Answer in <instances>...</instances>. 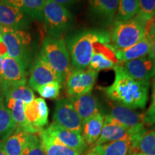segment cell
<instances>
[{"label":"cell","instance_id":"1","mask_svg":"<svg viewBox=\"0 0 155 155\" xmlns=\"http://www.w3.org/2000/svg\"><path fill=\"white\" fill-rule=\"evenodd\" d=\"M114 81L111 86L101 88L111 101L131 109L145 108L150 81H138L126 72L119 63L114 68Z\"/></svg>","mask_w":155,"mask_h":155},{"label":"cell","instance_id":"2","mask_svg":"<svg viewBox=\"0 0 155 155\" xmlns=\"http://www.w3.org/2000/svg\"><path fill=\"white\" fill-rule=\"evenodd\" d=\"M97 42L111 43L109 34L102 30H83L67 38L65 43L73 69L86 70L88 67Z\"/></svg>","mask_w":155,"mask_h":155},{"label":"cell","instance_id":"3","mask_svg":"<svg viewBox=\"0 0 155 155\" xmlns=\"http://www.w3.org/2000/svg\"><path fill=\"white\" fill-rule=\"evenodd\" d=\"M40 56L65 81L72 69L65 40L61 38L48 36L42 44Z\"/></svg>","mask_w":155,"mask_h":155},{"label":"cell","instance_id":"4","mask_svg":"<svg viewBox=\"0 0 155 155\" xmlns=\"http://www.w3.org/2000/svg\"><path fill=\"white\" fill-rule=\"evenodd\" d=\"M146 23L137 17L127 21L115 22L110 36V43L116 49H124L147 36Z\"/></svg>","mask_w":155,"mask_h":155},{"label":"cell","instance_id":"5","mask_svg":"<svg viewBox=\"0 0 155 155\" xmlns=\"http://www.w3.org/2000/svg\"><path fill=\"white\" fill-rule=\"evenodd\" d=\"M1 30L8 55L18 61L27 70L30 63V35L22 30L5 28H1Z\"/></svg>","mask_w":155,"mask_h":155},{"label":"cell","instance_id":"6","mask_svg":"<svg viewBox=\"0 0 155 155\" xmlns=\"http://www.w3.org/2000/svg\"><path fill=\"white\" fill-rule=\"evenodd\" d=\"M43 19L49 36L61 38L73 23L72 14L65 6L46 0L43 9Z\"/></svg>","mask_w":155,"mask_h":155},{"label":"cell","instance_id":"7","mask_svg":"<svg viewBox=\"0 0 155 155\" xmlns=\"http://www.w3.org/2000/svg\"><path fill=\"white\" fill-rule=\"evenodd\" d=\"M98 73L92 70L71 69L66 78L65 88L69 98L78 97L91 92Z\"/></svg>","mask_w":155,"mask_h":155},{"label":"cell","instance_id":"8","mask_svg":"<svg viewBox=\"0 0 155 155\" xmlns=\"http://www.w3.org/2000/svg\"><path fill=\"white\" fill-rule=\"evenodd\" d=\"M53 121L65 129L82 134L83 122L69 98H62L56 103Z\"/></svg>","mask_w":155,"mask_h":155},{"label":"cell","instance_id":"9","mask_svg":"<svg viewBox=\"0 0 155 155\" xmlns=\"http://www.w3.org/2000/svg\"><path fill=\"white\" fill-rule=\"evenodd\" d=\"M110 115L134 134L140 132L145 129V114L139 113L131 108L109 102Z\"/></svg>","mask_w":155,"mask_h":155},{"label":"cell","instance_id":"10","mask_svg":"<svg viewBox=\"0 0 155 155\" xmlns=\"http://www.w3.org/2000/svg\"><path fill=\"white\" fill-rule=\"evenodd\" d=\"M44 130L55 141L69 148L73 149L80 154H83L88 150V146L81 133L68 130L56 124L54 122Z\"/></svg>","mask_w":155,"mask_h":155},{"label":"cell","instance_id":"11","mask_svg":"<svg viewBox=\"0 0 155 155\" xmlns=\"http://www.w3.org/2000/svg\"><path fill=\"white\" fill-rule=\"evenodd\" d=\"M61 83L64 81L57 72L52 68L41 56L38 55L35 60L30 71V76L29 79V85L34 90L38 87L48 84L51 82Z\"/></svg>","mask_w":155,"mask_h":155},{"label":"cell","instance_id":"12","mask_svg":"<svg viewBox=\"0 0 155 155\" xmlns=\"http://www.w3.org/2000/svg\"><path fill=\"white\" fill-rule=\"evenodd\" d=\"M119 63L111 44L97 42L95 44L88 69L98 73L102 70L114 69Z\"/></svg>","mask_w":155,"mask_h":155},{"label":"cell","instance_id":"13","mask_svg":"<svg viewBox=\"0 0 155 155\" xmlns=\"http://www.w3.org/2000/svg\"><path fill=\"white\" fill-rule=\"evenodd\" d=\"M29 23L28 16L22 10L5 2H0L1 28L23 30L28 28Z\"/></svg>","mask_w":155,"mask_h":155},{"label":"cell","instance_id":"14","mask_svg":"<svg viewBox=\"0 0 155 155\" xmlns=\"http://www.w3.org/2000/svg\"><path fill=\"white\" fill-rule=\"evenodd\" d=\"M122 66L136 80L150 81L155 75V61L150 55L124 62Z\"/></svg>","mask_w":155,"mask_h":155},{"label":"cell","instance_id":"15","mask_svg":"<svg viewBox=\"0 0 155 155\" xmlns=\"http://www.w3.org/2000/svg\"><path fill=\"white\" fill-rule=\"evenodd\" d=\"M134 134H135L108 114L104 116V125L99 138L92 147L121 140L127 137H132Z\"/></svg>","mask_w":155,"mask_h":155},{"label":"cell","instance_id":"16","mask_svg":"<svg viewBox=\"0 0 155 155\" xmlns=\"http://www.w3.org/2000/svg\"><path fill=\"white\" fill-rule=\"evenodd\" d=\"M25 114L29 124L39 131L48 124L49 110L42 98H35L32 102L25 104Z\"/></svg>","mask_w":155,"mask_h":155},{"label":"cell","instance_id":"17","mask_svg":"<svg viewBox=\"0 0 155 155\" xmlns=\"http://www.w3.org/2000/svg\"><path fill=\"white\" fill-rule=\"evenodd\" d=\"M26 83L27 73L24 67L9 56L4 58L0 84L26 85Z\"/></svg>","mask_w":155,"mask_h":155},{"label":"cell","instance_id":"18","mask_svg":"<svg viewBox=\"0 0 155 155\" xmlns=\"http://www.w3.org/2000/svg\"><path fill=\"white\" fill-rule=\"evenodd\" d=\"M89 9L95 18L104 25L115 18L119 0H88Z\"/></svg>","mask_w":155,"mask_h":155},{"label":"cell","instance_id":"19","mask_svg":"<svg viewBox=\"0 0 155 155\" xmlns=\"http://www.w3.org/2000/svg\"><path fill=\"white\" fill-rule=\"evenodd\" d=\"M69 98L83 123L100 112L98 100L91 93Z\"/></svg>","mask_w":155,"mask_h":155},{"label":"cell","instance_id":"20","mask_svg":"<svg viewBox=\"0 0 155 155\" xmlns=\"http://www.w3.org/2000/svg\"><path fill=\"white\" fill-rule=\"evenodd\" d=\"M112 49L118 61L119 62H127L150 55L151 45L149 38L147 36H145L140 41L129 48L124 49H116L112 47Z\"/></svg>","mask_w":155,"mask_h":155},{"label":"cell","instance_id":"21","mask_svg":"<svg viewBox=\"0 0 155 155\" xmlns=\"http://www.w3.org/2000/svg\"><path fill=\"white\" fill-rule=\"evenodd\" d=\"M5 103L6 107L8 108L12 117L16 124V129H20L27 134H39L41 131H39L31 126L26 119L25 114L24 103L14 99H5Z\"/></svg>","mask_w":155,"mask_h":155},{"label":"cell","instance_id":"22","mask_svg":"<svg viewBox=\"0 0 155 155\" xmlns=\"http://www.w3.org/2000/svg\"><path fill=\"white\" fill-rule=\"evenodd\" d=\"M132 148V137L91 147L94 155H129Z\"/></svg>","mask_w":155,"mask_h":155},{"label":"cell","instance_id":"23","mask_svg":"<svg viewBox=\"0 0 155 155\" xmlns=\"http://www.w3.org/2000/svg\"><path fill=\"white\" fill-rule=\"evenodd\" d=\"M134 152L155 155V130L147 131L144 129L132 136V148L130 154Z\"/></svg>","mask_w":155,"mask_h":155},{"label":"cell","instance_id":"24","mask_svg":"<svg viewBox=\"0 0 155 155\" xmlns=\"http://www.w3.org/2000/svg\"><path fill=\"white\" fill-rule=\"evenodd\" d=\"M104 121V116L99 112L83 123L82 135L88 146L92 147L99 138Z\"/></svg>","mask_w":155,"mask_h":155},{"label":"cell","instance_id":"25","mask_svg":"<svg viewBox=\"0 0 155 155\" xmlns=\"http://www.w3.org/2000/svg\"><path fill=\"white\" fill-rule=\"evenodd\" d=\"M0 87L5 99L20 101L25 104H28L35 99L32 88L26 85L0 84Z\"/></svg>","mask_w":155,"mask_h":155},{"label":"cell","instance_id":"26","mask_svg":"<svg viewBox=\"0 0 155 155\" xmlns=\"http://www.w3.org/2000/svg\"><path fill=\"white\" fill-rule=\"evenodd\" d=\"M3 2L15 6L28 17L34 19H43V9L46 0H3Z\"/></svg>","mask_w":155,"mask_h":155},{"label":"cell","instance_id":"27","mask_svg":"<svg viewBox=\"0 0 155 155\" xmlns=\"http://www.w3.org/2000/svg\"><path fill=\"white\" fill-rule=\"evenodd\" d=\"M39 136L45 155H81L73 149L55 141L44 129L39 133Z\"/></svg>","mask_w":155,"mask_h":155},{"label":"cell","instance_id":"28","mask_svg":"<svg viewBox=\"0 0 155 155\" xmlns=\"http://www.w3.org/2000/svg\"><path fill=\"white\" fill-rule=\"evenodd\" d=\"M27 134L19 129L7 137L2 142V148L7 155H22Z\"/></svg>","mask_w":155,"mask_h":155},{"label":"cell","instance_id":"29","mask_svg":"<svg viewBox=\"0 0 155 155\" xmlns=\"http://www.w3.org/2000/svg\"><path fill=\"white\" fill-rule=\"evenodd\" d=\"M138 0H119L115 16V22L127 21L137 15Z\"/></svg>","mask_w":155,"mask_h":155},{"label":"cell","instance_id":"30","mask_svg":"<svg viewBox=\"0 0 155 155\" xmlns=\"http://www.w3.org/2000/svg\"><path fill=\"white\" fill-rule=\"evenodd\" d=\"M16 129L14 120L6 107L2 97L0 96V137H8Z\"/></svg>","mask_w":155,"mask_h":155},{"label":"cell","instance_id":"31","mask_svg":"<svg viewBox=\"0 0 155 155\" xmlns=\"http://www.w3.org/2000/svg\"><path fill=\"white\" fill-rule=\"evenodd\" d=\"M22 155H45L40 139L35 134H27Z\"/></svg>","mask_w":155,"mask_h":155},{"label":"cell","instance_id":"32","mask_svg":"<svg viewBox=\"0 0 155 155\" xmlns=\"http://www.w3.org/2000/svg\"><path fill=\"white\" fill-rule=\"evenodd\" d=\"M139 9L137 17L147 23L155 16V0H138Z\"/></svg>","mask_w":155,"mask_h":155},{"label":"cell","instance_id":"33","mask_svg":"<svg viewBox=\"0 0 155 155\" xmlns=\"http://www.w3.org/2000/svg\"><path fill=\"white\" fill-rule=\"evenodd\" d=\"M61 83L59 82H51L48 84L40 86L36 88L37 91L42 98H49V99H55L59 96L61 92Z\"/></svg>","mask_w":155,"mask_h":155},{"label":"cell","instance_id":"34","mask_svg":"<svg viewBox=\"0 0 155 155\" xmlns=\"http://www.w3.org/2000/svg\"><path fill=\"white\" fill-rule=\"evenodd\" d=\"M147 38H149L151 45V53L150 55L154 58L155 61V23L151 26L150 32L147 35Z\"/></svg>","mask_w":155,"mask_h":155},{"label":"cell","instance_id":"35","mask_svg":"<svg viewBox=\"0 0 155 155\" xmlns=\"http://www.w3.org/2000/svg\"><path fill=\"white\" fill-rule=\"evenodd\" d=\"M155 111V75L154 78V81L152 83V101H151V104L150 108H148L146 113L145 114V118L148 117L152 115V114Z\"/></svg>","mask_w":155,"mask_h":155},{"label":"cell","instance_id":"36","mask_svg":"<svg viewBox=\"0 0 155 155\" xmlns=\"http://www.w3.org/2000/svg\"><path fill=\"white\" fill-rule=\"evenodd\" d=\"M50 1L57 4H59V5H61L63 6H65H65L73 5V4L76 2L80 1V0H50Z\"/></svg>","mask_w":155,"mask_h":155},{"label":"cell","instance_id":"37","mask_svg":"<svg viewBox=\"0 0 155 155\" xmlns=\"http://www.w3.org/2000/svg\"><path fill=\"white\" fill-rule=\"evenodd\" d=\"M0 56L5 58L7 57L8 55V51H7V48L6 47L5 42L3 41L0 42Z\"/></svg>","mask_w":155,"mask_h":155},{"label":"cell","instance_id":"38","mask_svg":"<svg viewBox=\"0 0 155 155\" xmlns=\"http://www.w3.org/2000/svg\"><path fill=\"white\" fill-rule=\"evenodd\" d=\"M144 121H145V124H148V125L154 124H155V111L151 116L145 118Z\"/></svg>","mask_w":155,"mask_h":155},{"label":"cell","instance_id":"39","mask_svg":"<svg viewBox=\"0 0 155 155\" xmlns=\"http://www.w3.org/2000/svg\"><path fill=\"white\" fill-rule=\"evenodd\" d=\"M4 58L0 56V78H1L2 75V63H3Z\"/></svg>","mask_w":155,"mask_h":155},{"label":"cell","instance_id":"40","mask_svg":"<svg viewBox=\"0 0 155 155\" xmlns=\"http://www.w3.org/2000/svg\"><path fill=\"white\" fill-rule=\"evenodd\" d=\"M0 155H7L2 148V142H0Z\"/></svg>","mask_w":155,"mask_h":155},{"label":"cell","instance_id":"41","mask_svg":"<svg viewBox=\"0 0 155 155\" xmlns=\"http://www.w3.org/2000/svg\"><path fill=\"white\" fill-rule=\"evenodd\" d=\"M130 155H148V154H144V153H142L140 152H132L131 154H130Z\"/></svg>","mask_w":155,"mask_h":155},{"label":"cell","instance_id":"42","mask_svg":"<svg viewBox=\"0 0 155 155\" xmlns=\"http://www.w3.org/2000/svg\"><path fill=\"white\" fill-rule=\"evenodd\" d=\"M3 41V38H2V30H1V27H0V42Z\"/></svg>","mask_w":155,"mask_h":155},{"label":"cell","instance_id":"43","mask_svg":"<svg viewBox=\"0 0 155 155\" xmlns=\"http://www.w3.org/2000/svg\"><path fill=\"white\" fill-rule=\"evenodd\" d=\"M154 130H155V124H154Z\"/></svg>","mask_w":155,"mask_h":155},{"label":"cell","instance_id":"44","mask_svg":"<svg viewBox=\"0 0 155 155\" xmlns=\"http://www.w3.org/2000/svg\"><path fill=\"white\" fill-rule=\"evenodd\" d=\"M0 82H1V78H0Z\"/></svg>","mask_w":155,"mask_h":155}]
</instances>
